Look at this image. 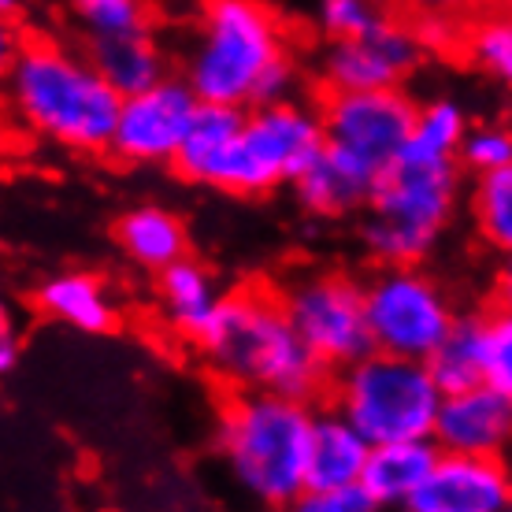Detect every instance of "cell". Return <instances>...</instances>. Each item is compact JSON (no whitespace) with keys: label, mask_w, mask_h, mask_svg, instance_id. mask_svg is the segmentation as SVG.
I'll list each match as a JSON object with an SVG mask.
<instances>
[{"label":"cell","mask_w":512,"mask_h":512,"mask_svg":"<svg viewBox=\"0 0 512 512\" xmlns=\"http://www.w3.org/2000/svg\"><path fill=\"white\" fill-rule=\"evenodd\" d=\"M4 90L15 123L67 153H108L123 93L82 49L4 26Z\"/></svg>","instance_id":"6da1fadb"},{"label":"cell","mask_w":512,"mask_h":512,"mask_svg":"<svg viewBox=\"0 0 512 512\" xmlns=\"http://www.w3.org/2000/svg\"><path fill=\"white\" fill-rule=\"evenodd\" d=\"M182 78L212 104L286 101L297 90L290 26L264 0H201L182 52Z\"/></svg>","instance_id":"7a4b0ae2"},{"label":"cell","mask_w":512,"mask_h":512,"mask_svg":"<svg viewBox=\"0 0 512 512\" xmlns=\"http://www.w3.org/2000/svg\"><path fill=\"white\" fill-rule=\"evenodd\" d=\"M193 346L208 372L231 386L234 394L260 390L316 401L334 375L297 334L282 294L268 286L227 290Z\"/></svg>","instance_id":"3957f363"},{"label":"cell","mask_w":512,"mask_h":512,"mask_svg":"<svg viewBox=\"0 0 512 512\" xmlns=\"http://www.w3.org/2000/svg\"><path fill=\"white\" fill-rule=\"evenodd\" d=\"M312 401L238 390L219 409L216 449L238 487L264 509L286 512L308 490Z\"/></svg>","instance_id":"277c9868"},{"label":"cell","mask_w":512,"mask_h":512,"mask_svg":"<svg viewBox=\"0 0 512 512\" xmlns=\"http://www.w3.org/2000/svg\"><path fill=\"white\" fill-rule=\"evenodd\" d=\"M461 160L401 149L372 190L360 245L375 264H423L457 212Z\"/></svg>","instance_id":"5b68a950"},{"label":"cell","mask_w":512,"mask_h":512,"mask_svg":"<svg viewBox=\"0 0 512 512\" xmlns=\"http://www.w3.org/2000/svg\"><path fill=\"white\" fill-rule=\"evenodd\" d=\"M327 149L320 101L305 104L297 97L245 108L238 138L227 145L212 171L205 175L208 190L234 197H260L279 186H294Z\"/></svg>","instance_id":"8992f818"},{"label":"cell","mask_w":512,"mask_h":512,"mask_svg":"<svg viewBox=\"0 0 512 512\" xmlns=\"http://www.w3.org/2000/svg\"><path fill=\"white\" fill-rule=\"evenodd\" d=\"M446 390L431 375L427 360L397 357L372 349L331 379V405L379 442L435 438L438 409Z\"/></svg>","instance_id":"52a82bcc"},{"label":"cell","mask_w":512,"mask_h":512,"mask_svg":"<svg viewBox=\"0 0 512 512\" xmlns=\"http://www.w3.org/2000/svg\"><path fill=\"white\" fill-rule=\"evenodd\" d=\"M364 301L375 349L397 357L427 360L457 323L446 286L420 264H379L364 282Z\"/></svg>","instance_id":"ba28073f"},{"label":"cell","mask_w":512,"mask_h":512,"mask_svg":"<svg viewBox=\"0 0 512 512\" xmlns=\"http://www.w3.org/2000/svg\"><path fill=\"white\" fill-rule=\"evenodd\" d=\"M305 346L331 368L342 372L375 349L368 327L364 282L342 271H308L279 290Z\"/></svg>","instance_id":"9c48e42d"},{"label":"cell","mask_w":512,"mask_h":512,"mask_svg":"<svg viewBox=\"0 0 512 512\" xmlns=\"http://www.w3.org/2000/svg\"><path fill=\"white\" fill-rule=\"evenodd\" d=\"M320 112L327 141L383 175L386 167L394 164V156L405 149V141L416 127V116H420V104L412 101L405 86L323 90Z\"/></svg>","instance_id":"30bf717a"},{"label":"cell","mask_w":512,"mask_h":512,"mask_svg":"<svg viewBox=\"0 0 512 512\" xmlns=\"http://www.w3.org/2000/svg\"><path fill=\"white\" fill-rule=\"evenodd\" d=\"M201 108V97L182 75H167L156 86L130 93L119 104V123L108 153L123 167H171L190 123Z\"/></svg>","instance_id":"8fae6325"},{"label":"cell","mask_w":512,"mask_h":512,"mask_svg":"<svg viewBox=\"0 0 512 512\" xmlns=\"http://www.w3.org/2000/svg\"><path fill=\"white\" fill-rule=\"evenodd\" d=\"M427 52L405 15L386 12L379 26L357 38H331L320 56L323 90H386L405 86Z\"/></svg>","instance_id":"7c38bea8"},{"label":"cell","mask_w":512,"mask_h":512,"mask_svg":"<svg viewBox=\"0 0 512 512\" xmlns=\"http://www.w3.org/2000/svg\"><path fill=\"white\" fill-rule=\"evenodd\" d=\"M512 505L509 457L442 453L401 512H505Z\"/></svg>","instance_id":"4fadbf2b"},{"label":"cell","mask_w":512,"mask_h":512,"mask_svg":"<svg viewBox=\"0 0 512 512\" xmlns=\"http://www.w3.org/2000/svg\"><path fill=\"white\" fill-rule=\"evenodd\" d=\"M435 442L442 453L512 457V397L490 383L446 394L438 409Z\"/></svg>","instance_id":"5bb4252c"},{"label":"cell","mask_w":512,"mask_h":512,"mask_svg":"<svg viewBox=\"0 0 512 512\" xmlns=\"http://www.w3.org/2000/svg\"><path fill=\"white\" fill-rule=\"evenodd\" d=\"M375 182H379L375 167H368L364 160L349 156L346 149H338V145L327 141L320 160L294 182V197L308 216L342 219L368 208Z\"/></svg>","instance_id":"9a60e30c"},{"label":"cell","mask_w":512,"mask_h":512,"mask_svg":"<svg viewBox=\"0 0 512 512\" xmlns=\"http://www.w3.org/2000/svg\"><path fill=\"white\" fill-rule=\"evenodd\" d=\"M372 457V438L360 431L357 423L334 409H316L312 420V442H308V490H334L357 487L364 479Z\"/></svg>","instance_id":"2e32d148"},{"label":"cell","mask_w":512,"mask_h":512,"mask_svg":"<svg viewBox=\"0 0 512 512\" xmlns=\"http://www.w3.org/2000/svg\"><path fill=\"white\" fill-rule=\"evenodd\" d=\"M34 308L45 320L64 323L78 334H108L119 323L116 297L93 271H56L41 279L34 290Z\"/></svg>","instance_id":"e0dca14e"},{"label":"cell","mask_w":512,"mask_h":512,"mask_svg":"<svg viewBox=\"0 0 512 512\" xmlns=\"http://www.w3.org/2000/svg\"><path fill=\"white\" fill-rule=\"evenodd\" d=\"M442 457L435 438H405V442H379L372 446L360 487L368 490L383 509H405L409 498L423 487L435 461Z\"/></svg>","instance_id":"ac0fdd59"},{"label":"cell","mask_w":512,"mask_h":512,"mask_svg":"<svg viewBox=\"0 0 512 512\" xmlns=\"http://www.w3.org/2000/svg\"><path fill=\"white\" fill-rule=\"evenodd\" d=\"M116 245L123 249L130 264L160 275L164 268L179 264L182 256H190V234L171 208L160 205H138L116 219Z\"/></svg>","instance_id":"d6986e66"},{"label":"cell","mask_w":512,"mask_h":512,"mask_svg":"<svg viewBox=\"0 0 512 512\" xmlns=\"http://www.w3.org/2000/svg\"><path fill=\"white\" fill-rule=\"evenodd\" d=\"M78 49L90 56L123 97L141 93L167 78V56L156 41V30H134V34H116V38H78Z\"/></svg>","instance_id":"ffe728a7"},{"label":"cell","mask_w":512,"mask_h":512,"mask_svg":"<svg viewBox=\"0 0 512 512\" xmlns=\"http://www.w3.org/2000/svg\"><path fill=\"white\" fill-rule=\"evenodd\" d=\"M156 297H160L164 320L179 334H186L190 342H197V334L216 316L223 290L216 286L205 264H197L193 256H182L179 264H171L156 275Z\"/></svg>","instance_id":"44dd1931"},{"label":"cell","mask_w":512,"mask_h":512,"mask_svg":"<svg viewBox=\"0 0 512 512\" xmlns=\"http://www.w3.org/2000/svg\"><path fill=\"white\" fill-rule=\"evenodd\" d=\"M242 123H245V108H238V104L201 101V108H197V116L190 123V134L182 141L171 171L179 179L193 182V186H205V175L212 171V164H216L219 156L227 153V145L238 138Z\"/></svg>","instance_id":"7402d4cb"},{"label":"cell","mask_w":512,"mask_h":512,"mask_svg":"<svg viewBox=\"0 0 512 512\" xmlns=\"http://www.w3.org/2000/svg\"><path fill=\"white\" fill-rule=\"evenodd\" d=\"M427 368L446 394L483 383V312L457 316L449 334L427 357Z\"/></svg>","instance_id":"603a6c76"},{"label":"cell","mask_w":512,"mask_h":512,"mask_svg":"<svg viewBox=\"0 0 512 512\" xmlns=\"http://www.w3.org/2000/svg\"><path fill=\"white\" fill-rule=\"evenodd\" d=\"M468 212L479 242L498 256H512V164L487 175H472Z\"/></svg>","instance_id":"cb8c5ba5"},{"label":"cell","mask_w":512,"mask_h":512,"mask_svg":"<svg viewBox=\"0 0 512 512\" xmlns=\"http://www.w3.org/2000/svg\"><path fill=\"white\" fill-rule=\"evenodd\" d=\"M461 56L472 67L498 78L505 90H512V8H479L464 23V49Z\"/></svg>","instance_id":"d4e9b609"},{"label":"cell","mask_w":512,"mask_h":512,"mask_svg":"<svg viewBox=\"0 0 512 512\" xmlns=\"http://www.w3.org/2000/svg\"><path fill=\"white\" fill-rule=\"evenodd\" d=\"M78 38H116L134 30H156L149 0H67Z\"/></svg>","instance_id":"484cf974"},{"label":"cell","mask_w":512,"mask_h":512,"mask_svg":"<svg viewBox=\"0 0 512 512\" xmlns=\"http://www.w3.org/2000/svg\"><path fill=\"white\" fill-rule=\"evenodd\" d=\"M468 127H472V123H468V116L461 112V104L449 101V97H438V101H431V104H420V116H416V127H412L405 149L423 153V156L457 160Z\"/></svg>","instance_id":"4316f807"},{"label":"cell","mask_w":512,"mask_h":512,"mask_svg":"<svg viewBox=\"0 0 512 512\" xmlns=\"http://www.w3.org/2000/svg\"><path fill=\"white\" fill-rule=\"evenodd\" d=\"M483 383L512 397V308L483 312Z\"/></svg>","instance_id":"83f0119b"},{"label":"cell","mask_w":512,"mask_h":512,"mask_svg":"<svg viewBox=\"0 0 512 512\" xmlns=\"http://www.w3.org/2000/svg\"><path fill=\"white\" fill-rule=\"evenodd\" d=\"M461 167L472 175H487L512 164V127L505 123H472L461 141Z\"/></svg>","instance_id":"f1b7e54d"},{"label":"cell","mask_w":512,"mask_h":512,"mask_svg":"<svg viewBox=\"0 0 512 512\" xmlns=\"http://www.w3.org/2000/svg\"><path fill=\"white\" fill-rule=\"evenodd\" d=\"M386 19L379 0H320V30L331 38H357Z\"/></svg>","instance_id":"f546056e"},{"label":"cell","mask_w":512,"mask_h":512,"mask_svg":"<svg viewBox=\"0 0 512 512\" xmlns=\"http://www.w3.org/2000/svg\"><path fill=\"white\" fill-rule=\"evenodd\" d=\"M412 34L420 41L423 52H435V56H461L464 49V23L457 15H438V12H416L409 15Z\"/></svg>","instance_id":"4dcf8cb0"},{"label":"cell","mask_w":512,"mask_h":512,"mask_svg":"<svg viewBox=\"0 0 512 512\" xmlns=\"http://www.w3.org/2000/svg\"><path fill=\"white\" fill-rule=\"evenodd\" d=\"M286 512H383V505L357 483V487L305 490Z\"/></svg>","instance_id":"1f68e13d"},{"label":"cell","mask_w":512,"mask_h":512,"mask_svg":"<svg viewBox=\"0 0 512 512\" xmlns=\"http://www.w3.org/2000/svg\"><path fill=\"white\" fill-rule=\"evenodd\" d=\"M483 8V0H405V12H438V15H457V19H472Z\"/></svg>","instance_id":"d6a6232c"},{"label":"cell","mask_w":512,"mask_h":512,"mask_svg":"<svg viewBox=\"0 0 512 512\" xmlns=\"http://www.w3.org/2000/svg\"><path fill=\"white\" fill-rule=\"evenodd\" d=\"M15 360H19V342H15V323H12V316L4 312V320H0V372L12 375V372H15Z\"/></svg>","instance_id":"836d02e7"},{"label":"cell","mask_w":512,"mask_h":512,"mask_svg":"<svg viewBox=\"0 0 512 512\" xmlns=\"http://www.w3.org/2000/svg\"><path fill=\"white\" fill-rule=\"evenodd\" d=\"M494 305L512 308V256H501V268L494 275Z\"/></svg>","instance_id":"e575fe53"},{"label":"cell","mask_w":512,"mask_h":512,"mask_svg":"<svg viewBox=\"0 0 512 512\" xmlns=\"http://www.w3.org/2000/svg\"><path fill=\"white\" fill-rule=\"evenodd\" d=\"M4 12V26H15V15H23V0H0Z\"/></svg>","instance_id":"d590c367"},{"label":"cell","mask_w":512,"mask_h":512,"mask_svg":"<svg viewBox=\"0 0 512 512\" xmlns=\"http://www.w3.org/2000/svg\"><path fill=\"white\" fill-rule=\"evenodd\" d=\"M490 4H498V8H512V0H490Z\"/></svg>","instance_id":"8d00e7d4"},{"label":"cell","mask_w":512,"mask_h":512,"mask_svg":"<svg viewBox=\"0 0 512 512\" xmlns=\"http://www.w3.org/2000/svg\"><path fill=\"white\" fill-rule=\"evenodd\" d=\"M505 512H512V505H509V509H505Z\"/></svg>","instance_id":"74e56055"}]
</instances>
